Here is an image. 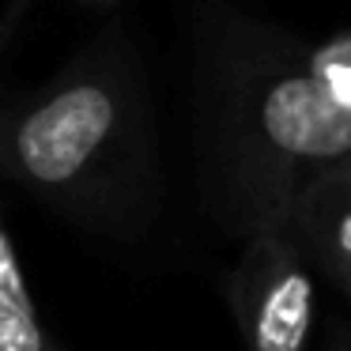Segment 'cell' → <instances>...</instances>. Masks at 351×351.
<instances>
[{"instance_id":"cell-5","label":"cell","mask_w":351,"mask_h":351,"mask_svg":"<svg viewBox=\"0 0 351 351\" xmlns=\"http://www.w3.org/2000/svg\"><path fill=\"white\" fill-rule=\"evenodd\" d=\"M0 351H61V343L46 332L38 317L4 215H0Z\"/></svg>"},{"instance_id":"cell-9","label":"cell","mask_w":351,"mask_h":351,"mask_svg":"<svg viewBox=\"0 0 351 351\" xmlns=\"http://www.w3.org/2000/svg\"><path fill=\"white\" fill-rule=\"evenodd\" d=\"M80 4H117V0H80Z\"/></svg>"},{"instance_id":"cell-6","label":"cell","mask_w":351,"mask_h":351,"mask_svg":"<svg viewBox=\"0 0 351 351\" xmlns=\"http://www.w3.org/2000/svg\"><path fill=\"white\" fill-rule=\"evenodd\" d=\"M34 0H8L4 12H0V80H4V69H8V57L19 42V31H23L27 16H31Z\"/></svg>"},{"instance_id":"cell-1","label":"cell","mask_w":351,"mask_h":351,"mask_svg":"<svg viewBox=\"0 0 351 351\" xmlns=\"http://www.w3.org/2000/svg\"><path fill=\"white\" fill-rule=\"evenodd\" d=\"M200 193L227 234L280 227L317 174L351 159V31L310 42L245 16L197 34Z\"/></svg>"},{"instance_id":"cell-3","label":"cell","mask_w":351,"mask_h":351,"mask_svg":"<svg viewBox=\"0 0 351 351\" xmlns=\"http://www.w3.org/2000/svg\"><path fill=\"white\" fill-rule=\"evenodd\" d=\"M227 306L242 351H310L317 321V276L283 227L245 234L227 276Z\"/></svg>"},{"instance_id":"cell-4","label":"cell","mask_w":351,"mask_h":351,"mask_svg":"<svg viewBox=\"0 0 351 351\" xmlns=\"http://www.w3.org/2000/svg\"><path fill=\"white\" fill-rule=\"evenodd\" d=\"M280 227L298 242L313 276L332 283L351 306V185L340 167L313 178L291 200Z\"/></svg>"},{"instance_id":"cell-8","label":"cell","mask_w":351,"mask_h":351,"mask_svg":"<svg viewBox=\"0 0 351 351\" xmlns=\"http://www.w3.org/2000/svg\"><path fill=\"white\" fill-rule=\"evenodd\" d=\"M340 174H343V182L351 185V159H348V162H340Z\"/></svg>"},{"instance_id":"cell-2","label":"cell","mask_w":351,"mask_h":351,"mask_svg":"<svg viewBox=\"0 0 351 351\" xmlns=\"http://www.w3.org/2000/svg\"><path fill=\"white\" fill-rule=\"evenodd\" d=\"M0 178L102 238L129 242L155 223V117L125 27H106L34 91L0 95Z\"/></svg>"},{"instance_id":"cell-7","label":"cell","mask_w":351,"mask_h":351,"mask_svg":"<svg viewBox=\"0 0 351 351\" xmlns=\"http://www.w3.org/2000/svg\"><path fill=\"white\" fill-rule=\"evenodd\" d=\"M321 351H351V332H348V328H340V325H332V332L325 336Z\"/></svg>"}]
</instances>
